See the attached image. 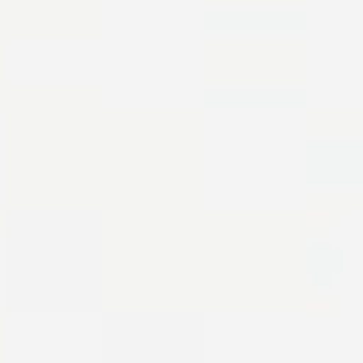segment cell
<instances>
[{"instance_id":"6da1fadb","label":"cell","mask_w":363,"mask_h":363,"mask_svg":"<svg viewBox=\"0 0 363 363\" xmlns=\"http://www.w3.org/2000/svg\"><path fill=\"white\" fill-rule=\"evenodd\" d=\"M13 294L32 306H83L96 294V230L77 217H38L13 236Z\"/></svg>"}]
</instances>
